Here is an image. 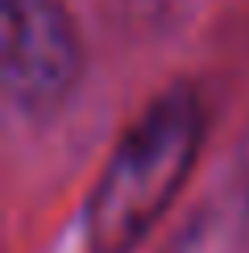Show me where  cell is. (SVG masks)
I'll list each match as a JSON object with an SVG mask.
<instances>
[{"instance_id": "1", "label": "cell", "mask_w": 249, "mask_h": 253, "mask_svg": "<svg viewBox=\"0 0 249 253\" xmlns=\"http://www.w3.org/2000/svg\"><path fill=\"white\" fill-rule=\"evenodd\" d=\"M204 112L191 87H170L112 150L87 199V249L129 253L174 204L200 154Z\"/></svg>"}, {"instance_id": "2", "label": "cell", "mask_w": 249, "mask_h": 253, "mask_svg": "<svg viewBox=\"0 0 249 253\" xmlns=\"http://www.w3.org/2000/svg\"><path fill=\"white\" fill-rule=\"evenodd\" d=\"M83 46L62 0H4V96L29 121L71 100Z\"/></svg>"}]
</instances>
